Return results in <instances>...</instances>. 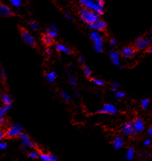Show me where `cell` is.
Segmentation results:
<instances>
[{
    "instance_id": "obj_11",
    "label": "cell",
    "mask_w": 152,
    "mask_h": 161,
    "mask_svg": "<svg viewBox=\"0 0 152 161\" xmlns=\"http://www.w3.org/2000/svg\"><path fill=\"white\" fill-rule=\"evenodd\" d=\"M109 56L110 61L115 66L120 67L121 66V53L119 52L116 51V50H112L109 53Z\"/></svg>"
},
{
    "instance_id": "obj_31",
    "label": "cell",
    "mask_w": 152,
    "mask_h": 161,
    "mask_svg": "<svg viewBox=\"0 0 152 161\" xmlns=\"http://www.w3.org/2000/svg\"><path fill=\"white\" fill-rule=\"evenodd\" d=\"M110 88H111L112 91H118V90H119L120 85H119V83L116 82V81H113V82L111 84V85H110Z\"/></svg>"
},
{
    "instance_id": "obj_42",
    "label": "cell",
    "mask_w": 152,
    "mask_h": 161,
    "mask_svg": "<svg viewBox=\"0 0 152 161\" xmlns=\"http://www.w3.org/2000/svg\"><path fill=\"white\" fill-rule=\"evenodd\" d=\"M147 133H148V136L151 137V138H152V126H151V127H150L149 129H148V131H147Z\"/></svg>"
},
{
    "instance_id": "obj_38",
    "label": "cell",
    "mask_w": 152,
    "mask_h": 161,
    "mask_svg": "<svg viewBox=\"0 0 152 161\" xmlns=\"http://www.w3.org/2000/svg\"><path fill=\"white\" fill-rule=\"evenodd\" d=\"M4 138H6V131L3 130H0V141Z\"/></svg>"
},
{
    "instance_id": "obj_24",
    "label": "cell",
    "mask_w": 152,
    "mask_h": 161,
    "mask_svg": "<svg viewBox=\"0 0 152 161\" xmlns=\"http://www.w3.org/2000/svg\"><path fill=\"white\" fill-rule=\"evenodd\" d=\"M60 97L63 98L64 101L67 102V103H69V102H71V100H72L71 96H70L68 93L66 92V91H61L60 92Z\"/></svg>"
},
{
    "instance_id": "obj_37",
    "label": "cell",
    "mask_w": 152,
    "mask_h": 161,
    "mask_svg": "<svg viewBox=\"0 0 152 161\" xmlns=\"http://www.w3.org/2000/svg\"><path fill=\"white\" fill-rule=\"evenodd\" d=\"M109 44L111 46H115V45L117 44V40L115 38H112L109 40Z\"/></svg>"
},
{
    "instance_id": "obj_28",
    "label": "cell",
    "mask_w": 152,
    "mask_h": 161,
    "mask_svg": "<svg viewBox=\"0 0 152 161\" xmlns=\"http://www.w3.org/2000/svg\"><path fill=\"white\" fill-rule=\"evenodd\" d=\"M150 103V100L149 99H143L141 101V107L142 108V110H147L149 106Z\"/></svg>"
},
{
    "instance_id": "obj_45",
    "label": "cell",
    "mask_w": 152,
    "mask_h": 161,
    "mask_svg": "<svg viewBox=\"0 0 152 161\" xmlns=\"http://www.w3.org/2000/svg\"><path fill=\"white\" fill-rule=\"evenodd\" d=\"M51 27V30H53V31H56V32H58V27H57L56 26H55V25H51V27Z\"/></svg>"
},
{
    "instance_id": "obj_15",
    "label": "cell",
    "mask_w": 152,
    "mask_h": 161,
    "mask_svg": "<svg viewBox=\"0 0 152 161\" xmlns=\"http://www.w3.org/2000/svg\"><path fill=\"white\" fill-rule=\"evenodd\" d=\"M39 159L42 161H58V157L51 153H41Z\"/></svg>"
},
{
    "instance_id": "obj_33",
    "label": "cell",
    "mask_w": 152,
    "mask_h": 161,
    "mask_svg": "<svg viewBox=\"0 0 152 161\" xmlns=\"http://www.w3.org/2000/svg\"><path fill=\"white\" fill-rule=\"evenodd\" d=\"M8 1L12 3L13 6L17 7V8L20 7L21 5H22V1L21 0H8Z\"/></svg>"
},
{
    "instance_id": "obj_21",
    "label": "cell",
    "mask_w": 152,
    "mask_h": 161,
    "mask_svg": "<svg viewBox=\"0 0 152 161\" xmlns=\"http://www.w3.org/2000/svg\"><path fill=\"white\" fill-rule=\"evenodd\" d=\"M13 107V104H4L3 107H0V116H4Z\"/></svg>"
},
{
    "instance_id": "obj_18",
    "label": "cell",
    "mask_w": 152,
    "mask_h": 161,
    "mask_svg": "<svg viewBox=\"0 0 152 161\" xmlns=\"http://www.w3.org/2000/svg\"><path fill=\"white\" fill-rule=\"evenodd\" d=\"M57 78H58V74L56 72L53 71V72H48L45 75V80L48 83H53L56 81Z\"/></svg>"
},
{
    "instance_id": "obj_40",
    "label": "cell",
    "mask_w": 152,
    "mask_h": 161,
    "mask_svg": "<svg viewBox=\"0 0 152 161\" xmlns=\"http://www.w3.org/2000/svg\"><path fill=\"white\" fill-rule=\"evenodd\" d=\"M151 144V139H145L144 141V145L145 147H148V146H149L150 144Z\"/></svg>"
},
{
    "instance_id": "obj_5",
    "label": "cell",
    "mask_w": 152,
    "mask_h": 161,
    "mask_svg": "<svg viewBox=\"0 0 152 161\" xmlns=\"http://www.w3.org/2000/svg\"><path fill=\"white\" fill-rule=\"evenodd\" d=\"M98 113L107 114V115H116L119 113V110L115 105L113 103H105L101 109L98 110Z\"/></svg>"
},
{
    "instance_id": "obj_19",
    "label": "cell",
    "mask_w": 152,
    "mask_h": 161,
    "mask_svg": "<svg viewBox=\"0 0 152 161\" xmlns=\"http://www.w3.org/2000/svg\"><path fill=\"white\" fill-rule=\"evenodd\" d=\"M134 155H135V150L134 148H130L127 150L125 153V158L128 160H134Z\"/></svg>"
},
{
    "instance_id": "obj_43",
    "label": "cell",
    "mask_w": 152,
    "mask_h": 161,
    "mask_svg": "<svg viewBox=\"0 0 152 161\" xmlns=\"http://www.w3.org/2000/svg\"><path fill=\"white\" fill-rule=\"evenodd\" d=\"M6 122V119L4 116H0V125H3Z\"/></svg>"
},
{
    "instance_id": "obj_25",
    "label": "cell",
    "mask_w": 152,
    "mask_h": 161,
    "mask_svg": "<svg viewBox=\"0 0 152 161\" xmlns=\"http://www.w3.org/2000/svg\"><path fill=\"white\" fill-rule=\"evenodd\" d=\"M91 81L93 84H96V86H99V87H103L105 85V81L102 80V79L98 78H92Z\"/></svg>"
},
{
    "instance_id": "obj_9",
    "label": "cell",
    "mask_w": 152,
    "mask_h": 161,
    "mask_svg": "<svg viewBox=\"0 0 152 161\" xmlns=\"http://www.w3.org/2000/svg\"><path fill=\"white\" fill-rule=\"evenodd\" d=\"M151 40H150L145 39L144 37H140L137 38L135 40V44H134V48L138 50H144L149 46Z\"/></svg>"
},
{
    "instance_id": "obj_44",
    "label": "cell",
    "mask_w": 152,
    "mask_h": 161,
    "mask_svg": "<svg viewBox=\"0 0 152 161\" xmlns=\"http://www.w3.org/2000/svg\"><path fill=\"white\" fill-rule=\"evenodd\" d=\"M74 96H75L76 97H77V98H80L81 97V94L78 92V91H75V92H74Z\"/></svg>"
},
{
    "instance_id": "obj_46",
    "label": "cell",
    "mask_w": 152,
    "mask_h": 161,
    "mask_svg": "<svg viewBox=\"0 0 152 161\" xmlns=\"http://www.w3.org/2000/svg\"><path fill=\"white\" fill-rule=\"evenodd\" d=\"M148 52L152 54V44L151 45H149V46L148 47Z\"/></svg>"
},
{
    "instance_id": "obj_14",
    "label": "cell",
    "mask_w": 152,
    "mask_h": 161,
    "mask_svg": "<svg viewBox=\"0 0 152 161\" xmlns=\"http://www.w3.org/2000/svg\"><path fill=\"white\" fill-rule=\"evenodd\" d=\"M125 144V141L121 135L115 136L113 140V148L115 150H120L124 147Z\"/></svg>"
},
{
    "instance_id": "obj_35",
    "label": "cell",
    "mask_w": 152,
    "mask_h": 161,
    "mask_svg": "<svg viewBox=\"0 0 152 161\" xmlns=\"http://www.w3.org/2000/svg\"><path fill=\"white\" fill-rule=\"evenodd\" d=\"M139 157L140 158L142 159V160H144V159H146L147 157H148V154H147L145 151H144V150H142L141 152H140Z\"/></svg>"
},
{
    "instance_id": "obj_13",
    "label": "cell",
    "mask_w": 152,
    "mask_h": 161,
    "mask_svg": "<svg viewBox=\"0 0 152 161\" xmlns=\"http://www.w3.org/2000/svg\"><path fill=\"white\" fill-rule=\"evenodd\" d=\"M136 50H136L135 48L130 47V46L124 47L120 52L121 56L125 57V58H127V59H132L134 56H135Z\"/></svg>"
},
{
    "instance_id": "obj_47",
    "label": "cell",
    "mask_w": 152,
    "mask_h": 161,
    "mask_svg": "<svg viewBox=\"0 0 152 161\" xmlns=\"http://www.w3.org/2000/svg\"><path fill=\"white\" fill-rule=\"evenodd\" d=\"M65 16H66L68 19H70V20H71V19H72V17L70 16V15H68V14H65Z\"/></svg>"
},
{
    "instance_id": "obj_3",
    "label": "cell",
    "mask_w": 152,
    "mask_h": 161,
    "mask_svg": "<svg viewBox=\"0 0 152 161\" xmlns=\"http://www.w3.org/2000/svg\"><path fill=\"white\" fill-rule=\"evenodd\" d=\"M91 40L93 44V49L98 53H102L104 50L103 46V39L98 31H93L89 34Z\"/></svg>"
},
{
    "instance_id": "obj_4",
    "label": "cell",
    "mask_w": 152,
    "mask_h": 161,
    "mask_svg": "<svg viewBox=\"0 0 152 161\" xmlns=\"http://www.w3.org/2000/svg\"><path fill=\"white\" fill-rule=\"evenodd\" d=\"M23 126L20 123H13L10 125L8 129L6 131V138H13L18 137L21 133L23 132Z\"/></svg>"
},
{
    "instance_id": "obj_20",
    "label": "cell",
    "mask_w": 152,
    "mask_h": 161,
    "mask_svg": "<svg viewBox=\"0 0 152 161\" xmlns=\"http://www.w3.org/2000/svg\"><path fill=\"white\" fill-rule=\"evenodd\" d=\"M1 100L3 104H13V98L8 93H3L1 96Z\"/></svg>"
},
{
    "instance_id": "obj_41",
    "label": "cell",
    "mask_w": 152,
    "mask_h": 161,
    "mask_svg": "<svg viewBox=\"0 0 152 161\" xmlns=\"http://www.w3.org/2000/svg\"><path fill=\"white\" fill-rule=\"evenodd\" d=\"M96 2L99 5V6L104 7V0H96Z\"/></svg>"
},
{
    "instance_id": "obj_30",
    "label": "cell",
    "mask_w": 152,
    "mask_h": 161,
    "mask_svg": "<svg viewBox=\"0 0 152 161\" xmlns=\"http://www.w3.org/2000/svg\"><path fill=\"white\" fill-rule=\"evenodd\" d=\"M29 27H31L32 31H37L39 29V25L34 21H32L29 22Z\"/></svg>"
},
{
    "instance_id": "obj_7",
    "label": "cell",
    "mask_w": 152,
    "mask_h": 161,
    "mask_svg": "<svg viewBox=\"0 0 152 161\" xmlns=\"http://www.w3.org/2000/svg\"><path fill=\"white\" fill-rule=\"evenodd\" d=\"M133 127H134V131H133L132 135L136 136L139 134L140 132L144 131V123L141 118H135L134 120L133 121Z\"/></svg>"
},
{
    "instance_id": "obj_48",
    "label": "cell",
    "mask_w": 152,
    "mask_h": 161,
    "mask_svg": "<svg viewBox=\"0 0 152 161\" xmlns=\"http://www.w3.org/2000/svg\"><path fill=\"white\" fill-rule=\"evenodd\" d=\"M151 40H152V36H151Z\"/></svg>"
},
{
    "instance_id": "obj_17",
    "label": "cell",
    "mask_w": 152,
    "mask_h": 161,
    "mask_svg": "<svg viewBox=\"0 0 152 161\" xmlns=\"http://www.w3.org/2000/svg\"><path fill=\"white\" fill-rule=\"evenodd\" d=\"M41 40H42L43 44L48 46H51V45L53 44V42H54V40H53V38L50 37L48 34H41Z\"/></svg>"
},
{
    "instance_id": "obj_27",
    "label": "cell",
    "mask_w": 152,
    "mask_h": 161,
    "mask_svg": "<svg viewBox=\"0 0 152 161\" xmlns=\"http://www.w3.org/2000/svg\"><path fill=\"white\" fill-rule=\"evenodd\" d=\"M125 92H122V91H119V90H118V91H114V97L115 98V99H118V100H120V99H122V98H124L125 97Z\"/></svg>"
},
{
    "instance_id": "obj_1",
    "label": "cell",
    "mask_w": 152,
    "mask_h": 161,
    "mask_svg": "<svg viewBox=\"0 0 152 161\" xmlns=\"http://www.w3.org/2000/svg\"><path fill=\"white\" fill-rule=\"evenodd\" d=\"M79 15L81 20L84 23L90 25L95 23L96 21L99 19V15H97L94 11H93L90 8H88L86 7L82 6V8L79 9Z\"/></svg>"
},
{
    "instance_id": "obj_36",
    "label": "cell",
    "mask_w": 152,
    "mask_h": 161,
    "mask_svg": "<svg viewBox=\"0 0 152 161\" xmlns=\"http://www.w3.org/2000/svg\"><path fill=\"white\" fill-rule=\"evenodd\" d=\"M78 63L79 65H84V63H85V59H84V56H80L78 59Z\"/></svg>"
},
{
    "instance_id": "obj_29",
    "label": "cell",
    "mask_w": 152,
    "mask_h": 161,
    "mask_svg": "<svg viewBox=\"0 0 152 161\" xmlns=\"http://www.w3.org/2000/svg\"><path fill=\"white\" fill-rule=\"evenodd\" d=\"M46 34H48V35L50 36V37H51L52 38H53V39H54L55 37H58V32H56V31L51 30V27H48V28H47Z\"/></svg>"
},
{
    "instance_id": "obj_22",
    "label": "cell",
    "mask_w": 152,
    "mask_h": 161,
    "mask_svg": "<svg viewBox=\"0 0 152 161\" xmlns=\"http://www.w3.org/2000/svg\"><path fill=\"white\" fill-rule=\"evenodd\" d=\"M40 151L37 149H34V150H32V151L29 152L28 154V157H29L30 159H32V160H35V159L39 158V156H40Z\"/></svg>"
},
{
    "instance_id": "obj_34",
    "label": "cell",
    "mask_w": 152,
    "mask_h": 161,
    "mask_svg": "<svg viewBox=\"0 0 152 161\" xmlns=\"http://www.w3.org/2000/svg\"><path fill=\"white\" fill-rule=\"evenodd\" d=\"M7 148H8V144H7L6 142H4V141H0V150H6Z\"/></svg>"
},
{
    "instance_id": "obj_12",
    "label": "cell",
    "mask_w": 152,
    "mask_h": 161,
    "mask_svg": "<svg viewBox=\"0 0 152 161\" xmlns=\"http://www.w3.org/2000/svg\"><path fill=\"white\" fill-rule=\"evenodd\" d=\"M0 16L2 17H12L15 16V14L13 12V10L5 5L4 3L0 2Z\"/></svg>"
},
{
    "instance_id": "obj_10",
    "label": "cell",
    "mask_w": 152,
    "mask_h": 161,
    "mask_svg": "<svg viewBox=\"0 0 152 161\" xmlns=\"http://www.w3.org/2000/svg\"><path fill=\"white\" fill-rule=\"evenodd\" d=\"M89 28L93 29V30L98 31V32H104L106 31L107 28V24L106 21H104L102 19H99L98 21H96L95 23L92 24V25H89Z\"/></svg>"
},
{
    "instance_id": "obj_26",
    "label": "cell",
    "mask_w": 152,
    "mask_h": 161,
    "mask_svg": "<svg viewBox=\"0 0 152 161\" xmlns=\"http://www.w3.org/2000/svg\"><path fill=\"white\" fill-rule=\"evenodd\" d=\"M68 83L71 86H73V87H77V78L75 76L73 75V74H70L68 77Z\"/></svg>"
},
{
    "instance_id": "obj_8",
    "label": "cell",
    "mask_w": 152,
    "mask_h": 161,
    "mask_svg": "<svg viewBox=\"0 0 152 161\" xmlns=\"http://www.w3.org/2000/svg\"><path fill=\"white\" fill-rule=\"evenodd\" d=\"M121 133L122 135L124 136H131L133 135V131H134V127H133V122H124L121 126Z\"/></svg>"
},
{
    "instance_id": "obj_16",
    "label": "cell",
    "mask_w": 152,
    "mask_h": 161,
    "mask_svg": "<svg viewBox=\"0 0 152 161\" xmlns=\"http://www.w3.org/2000/svg\"><path fill=\"white\" fill-rule=\"evenodd\" d=\"M55 49H56L57 51L59 52V53H64V54L67 55H71L72 53H73V52H72V50H70V48H68L67 46H65V45L62 44H57Z\"/></svg>"
},
{
    "instance_id": "obj_6",
    "label": "cell",
    "mask_w": 152,
    "mask_h": 161,
    "mask_svg": "<svg viewBox=\"0 0 152 161\" xmlns=\"http://www.w3.org/2000/svg\"><path fill=\"white\" fill-rule=\"evenodd\" d=\"M18 138H20L21 141H22V144H23L24 145H25V146L28 147V148H31V149L37 148V144H36V143L32 141V140H31L30 136H29L28 134H26V133L22 132L20 135L18 136Z\"/></svg>"
},
{
    "instance_id": "obj_2",
    "label": "cell",
    "mask_w": 152,
    "mask_h": 161,
    "mask_svg": "<svg viewBox=\"0 0 152 161\" xmlns=\"http://www.w3.org/2000/svg\"><path fill=\"white\" fill-rule=\"evenodd\" d=\"M18 30H19L21 37L22 40L28 46H31L32 48H38V43L34 37L32 35L30 32L25 28L22 26H18Z\"/></svg>"
},
{
    "instance_id": "obj_39",
    "label": "cell",
    "mask_w": 152,
    "mask_h": 161,
    "mask_svg": "<svg viewBox=\"0 0 152 161\" xmlns=\"http://www.w3.org/2000/svg\"><path fill=\"white\" fill-rule=\"evenodd\" d=\"M44 55H45L47 57H51V55H52V53H51V51L49 49H47L45 51H44Z\"/></svg>"
},
{
    "instance_id": "obj_23",
    "label": "cell",
    "mask_w": 152,
    "mask_h": 161,
    "mask_svg": "<svg viewBox=\"0 0 152 161\" xmlns=\"http://www.w3.org/2000/svg\"><path fill=\"white\" fill-rule=\"evenodd\" d=\"M83 72H84V75L87 78H90L91 76H92V70L89 68L88 65H83Z\"/></svg>"
},
{
    "instance_id": "obj_32",
    "label": "cell",
    "mask_w": 152,
    "mask_h": 161,
    "mask_svg": "<svg viewBox=\"0 0 152 161\" xmlns=\"http://www.w3.org/2000/svg\"><path fill=\"white\" fill-rule=\"evenodd\" d=\"M0 78L3 81H6L7 79V73L6 69L4 68H2L1 70H0Z\"/></svg>"
}]
</instances>
